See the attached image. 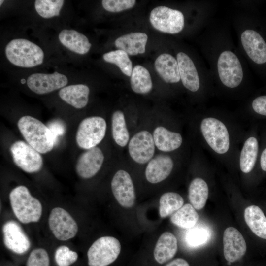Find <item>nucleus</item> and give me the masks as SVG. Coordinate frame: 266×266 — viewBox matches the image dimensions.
Wrapping results in <instances>:
<instances>
[{"instance_id":"nucleus-32","label":"nucleus","mask_w":266,"mask_h":266,"mask_svg":"<svg viewBox=\"0 0 266 266\" xmlns=\"http://www.w3.org/2000/svg\"><path fill=\"white\" fill-rule=\"evenodd\" d=\"M183 203V198L178 193L170 192L163 194L159 200L160 216L166 218L172 215L182 207Z\"/></svg>"},{"instance_id":"nucleus-7","label":"nucleus","mask_w":266,"mask_h":266,"mask_svg":"<svg viewBox=\"0 0 266 266\" xmlns=\"http://www.w3.org/2000/svg\"><path fill=\"white\" fill-rule=\"evenodd\" d=\"M149 20L154 28L166 33H177L184 27L182 13L165 6H159L152 9Z\"/></svg>"},{"instance_id":"nucleus-1","label":"nucleus","mask_w":266,"mask_h":266,"mask_svg":"<svg viewBox=\"0 0 266 266\" xmlns=\"http://www.w3.org/2000/svg\"><path fill=\"white\" fill-rule=\"evenodd\" d=\"M17 126L27 143L39 153L45 154L53 149L56 139L47 126L40 120L26 115L19 119Z\"/></svg>"},{"instance_id":"nucleus-3","label":"nucleus","mask_w":266,"mask_h":266,"mask_svg":"<svg viewBox=\"0 0 266 266\" xmlns=\"http://www.w3.org/2000/svg\"><path fill=\"white\" fill-rule=\"evenodd\" d=\"M9 200L13 213L21 222L28 224L39 220L42 205L38 200L31 195L26 186L14 188L9 194Z\"/></svg>"},{"instance_id":"nucleus-20","label":"nucleus","mask_w":266,"mask_h":266,"mask_svg":"<svg viewBox=\"0 0 266 266\" xmlns=\"http://www.w3.org/2000/svg\"><path fill=\"white\" fill-rule=\"evenodd\" d=\"M58 38L65 47L79 55L87 54L92 46L87 36L73 29L62 30L59 33Z\"/></svg>"},{"instance_id":"nucleus-34","label":"nucleus","mask_w":266,"mask_h":266,"mask_svg":"<svg viewBox=\"0 0 266 266\" xmlns=\"http://www.w3.org/2000/svg\"><path fill=\"white\" fill-rule=\"evenodd\" d=\"M64 2L63 0H36L34 8L40 17L49 19L59 16Z\"/></svg>"},{"instance_id":"nucleus-15","label":"nucleus","mask_w":266,"mask_h":266,"mask_svg":"<svg viewBox=\"0 0 266 266\" xmlns=\"http://www.w3.org/2000/svg\"><path fill=\"white\" fill-rule=\"evenodd\" d=\"M247 249L245 239L236 228L228 227L223 234V251L226 260L230 262H234L241 258Z\"/></svg>"},{"instance_id":"nucleus-4","label":"nucleus","mask_w":266,"mask_h":266,"mask_svg":"<svg viewBox=\"0 0 266 266\" xmlns=\"http://www.w3.org/2000/svg\"><path fill=\"white\" fill-rule=\"evenodd\" d=\"M106 130V121L101 117L91 116L84 119L76 134L77 145L86 150L96 147L104 137Z\"/></svg>"},{"instance_id":"nucleus-39","label":"nucleus","mask_w":266,"mask_h":266,"mask_svg":"<svg viewBox=\"0 0 266 266\" xmlns=\"http://www.w3.org/2000/svg\"><path fill=\"white\" fill-rule=\"evenodd\" d=\"M47 127L52 133L56 139L58 136L63 135L65 132V126L64 123L59 120L50 121Z\"/></svg>"},{"instance_id":"nucleus-38","label":"nucleus","mask_w":266,"mask_h":266,"mask_svg":"<svg viewBox=\"0 0 266 266\" xmlns=\"http://www.w3.org/2000/svg\"><path fill=\"white\" fill-rule=\"evenodd\" d=\"M136 3L135 0H103V8L110 12H119L132 8Z\"/></svg>"},{"instance_id":"nucleus-37","label":"nucleus","mask_w":266,"mask_h":266,"mask_svg":"<svg viewBox=\"0 0 266 266\" xmlns=\"http://www.w3.org/2000/svg\"><path fill=\"white\" fill-rule=\"evenodd\" d=\"M26 266H50V260L46 251L43 248H36L30 254Z\"/></svg>"},{"instance_id":"nucleus-13","label":"nucleus","mask_w":266,"mask_h":266,"mask_svg":"<svg viewBox=\"0 0 266 266\" xmlns=\"http://www.w3.org/2000/svg\"><path fill=\"white\" fill-rule=\"evenodd\" d=\"M111 189L116 200L125 208L133 207L135 201V193L130 174L124 170H119L111 181Z\"/></svg>"},{"instance_id":"nucleus-35","label":"nucleus","mask_w":266,"mask_h":266,"mask_svg":"<svg viewBox=\"0 0 266 266\" xmlns=\"http://www.w3.org/2000/svg\"><path fill=\"white\" fill-rule=\"evenodd\" d=\"M208 229L201 226L196 225L189 229L186 235V241L191 247H197L204 244L209 239Z\"/></svg>"},{"instance_id":"nucleus-21","label":"nucleus","mask_w":266,"mask_h":266,"mask_svg":"<svg viewBox=\"0 0 266 266\" xmlns=\"http://www.w3.org/2000/svg\"><path fill=\"white\" fill-rule=\"evenodd\" d=\"M147 39L148 36L146 33L135 32L119 37L115 40L114 44L119 50L133 56L145 53Z\"/></svg>"},{"instance_id":"nucleus-22","label":"nucleus","mask_w":266,"mask_h":266,"mask_svg":"<svg viewBox=\"0 0 266 266\" xmlns=\"http://www.w3.org/2000/svg\"><path fill=\"white\" fill-rule=\"evenodd\" d=\"M89 93L88 86L83 84L66 86L59 91V97L63 100L77 109L87 105Z\"/></svg>"},{"instance_id":"nucleus-33","label":"nucleus","mask_w":266,"mask_h":266,"mask_svg":"<svg viewBox=\"0 0 266 266\" xmlns=\"http://www.w3.org/2000/svg\"><path fill=\"white\" fill-rule=\"evenodd\" d=\"M103 60L107 63L116 65L127 76H131L133 71L132 62L129 55L121 50L111 51L103 55Z\"/></svg>"},{"instance_id":"nucleus-2","label":"nucleus","mask_w":266,"mask_h":266,"mask_svg":"<svg viewBox=\"0 0 266 266\" xmlns=\"http://www.w3.org/2000/svg\"><path fill=\"white\" fill-rule=\"evenodd\" d=\"M5 54L11 64L22 68H32L39 66L43 63L45 57L41 48L24 38L10 40L5 46Z\"/></svg>"},{"instance_id":"nucleus-31","label":"nucleus","mask_w":266,"mask_h":266,"mask_svg":"<svg viewBox=\"0 0 266 266\" xmlns=\"http://www.w3.org/2000/svg\"><path fill=\"white\" fill-rule=\"evenodd\" d=\"M112 134L116 143L125 147L129 140V133L124 113L120 110L114 111L112 116Z\"/></svg>"},{"instance_id":"nucleus-23","label":"nucleus","mask_w":266,"mask_h":266,"mask_svg":"<svg viewBox=\"0 0 266 266\" xmlns=\"http://www.w3.org/2000/svg\"><path fill=\"white\" fill-rule=\"evenodd\" d=\"M155 68L160 77L166 83H174L180 80L177 60L167 53L160 55L154 63Z\"/></svg>"},{"instance_id":"nucleus-30","label":"nucleus","mask_w":266,"mask_h":266,"mask_svg":"<svg viewBox=\"0 0 266 266\" xmlns=\"http://www.w3.org/2000/svg\"><path fill=\"white\" fill-rule=\"evenodd\" d=\"M199 219L196 209L189 203L183 205L170 217L171 222L183 229H190L194 227Z\"/></svg>"},{"instance_id":"nucleus-28","label":"nucleus","mask_w":266,"mask_h":266,"mask_svg":"<svg viewBox=\"0 0 266 266\" xmlns=\"http://www.w3.org/2000/svg\"><path fill=\"white\" fill-rule=\"evenodd\" d=\"M258 152V142L254 137L248 138L241 150L239 164L241 170L245 173L251 172L256 162Z\"/></svg>"},{"instance_id":"nucleus-43","label":"nucleus","mask_w":266,"mask_h":266,"mask_svg":"<svg viewBox=\"0 0 266 266\" xmlns=\"http://www.w3.org/2000/svg\"><path fill=\"white\" fill-rule=\"evenodd\" d=\"M3 1H4V0H0V6H1V4H2L3 3Z\"/></svg>"},{"instance_id":"nucleus-8","label":"nucleus","mask_w":266,"mask_h":266,"mask_svg":"<svg viewBox=\"0 0 266 266\" xmlns=\"http://www.w3.org/2000/svg\"><path fill=\"white\" fill-rule=\"evenodd\" d=\"M13 162L24 171L34 173L39 171L43 165V159L38 151L29 144L18 140L10 148Z\"/></svg>"},{"instance_id":"nucleus-5","label":"nucleus","mask_w":266,"mask_h":266,"mask_svg":"<svg viewBox=\"0 0 266 266\" xmlns=\"http://www.w3.org/2000/svg\"><path fill=\"white\" fill-rule=\"evenodd\" d=\"M121 251L119 240L112 236H103L96 240L87 252L89 266H107L114 262Z\"/></svg>"},{"instance_id":"nucleus-12","label":"nucleus","mask_w":266,"mask_h":266,"mask_svg":"<svg viewBox=\"0 0 266 266\" xmlns=\"http://www.w3.org/2000/svg\"><path fill=\"white\" fill-rule=\"evenodd\" d=\"M155 145L152 135L146 130L135 134L128 144V151L131 158L136 163L144 164L152 159Z\"/></svg>"},{"instance_id":"nucleus-41","label":"nucleus","mask_w":266,"mask_h":266,"mask_svg":"<svg viewBox=\"0 0 266 266\" xmlns=\"http://www.w3.org/2000/svg\"><path fill=\"white\" fill-rule=\"evenodd\" d=\"M165 266H190L189 263L182 258L175 259Z\"/></svg>"},{"instance_id":"nucleus-19","label":"nucleus","mask_w":266,"mask_h":266,"mask_svg":"<svg viewBox=\"0 0 266 266\" xmlns=\"http://www.w3.org/2000/svg\"><path fill=\"white\" fill-rule=\"evenodd\" d=\"M177 61L183 85L192 92L197 91L200 88V79L193 61L186 54L179 52L177 55Z\"/></svg>"},{"instance_id":"nucleus-10","label":"nucleus","mask_w":266,"mask_h":266,"mask_svg":"<svg viewBox=\"0 0 266 266\" xmlns=\"http://www.w3.org/2000/svg\"><path fill=\"white\" fill-rule=\"evenodd\" d=\"M48 224L55 237L60 240L71 239L78 232V226L74 219L67 211L61 207L52 209Z\"/></svg>"},{"instance_id":"nucleus-40","label":"nucleus","mask_w":266,"mask_h":266,"mask_svg":"<svg viewBox=\"0 0 266 266\" xmlns=\"http://www.w3.org/2000/svg\"><path fill=\"white\" fill-rule=\"evenodd\" d=\"M252 105L255 112L266 116V96H260L255 99Z\"/></svg>"},{"instance_id":"nucleus-14","label":"nucleus","mask_w":266,"mask_h":266,"mask_svg":"<svg viewBox=\"0 0 266 266\" xmlns=\"http://www.w3.org/2000/svg\"><path fill=\"white\" fill-rule=\"evenodd\" d=\"M3 242L12 252L22 254L31 247V242L20 225L12 220L6 222L2 227Z\"/></svg>"},{"instance_id":"nucleus-29","label":"nucleus","mask_w":266,"mask_h":266,"mask_svg":"<svg viewBox=\"0 0 266 266\" xmlns=\"http://www.w3.org/2000/svg\"><path fill=\"white\" fill-rule=\"evenodd\" d=\"M132 89L137 94H146L152 89L153 84L148 70L140 65L135 66L131 76Z\"/></svg>"},{"instance_id":"nucleus-16","label":"nucleus","mask_w":266,"mask_h":266,"mask_svg":"<svg viewBox=\"0 0 266 266\" xmlns=\"http://www.w3.org/2000/svg\"><path fill=\"white\" fill-rule=\"evenodd\" d=\"M104 156L101 150L95 147L83 152L78 158L76 171L77 174L84 179L95 175L100 169Z\"/></svg>"},{"instance_id":"nucleus-26","label":"nucleus","mask_w":266,"mask_h":266,"mask_svg":"<svg viewBox=\"0 0 266 266\" xmlns=\"http://www.w3.org/2000/svg\"><path fill=\"white\" fill-rule=\"evenodd\" d=\"M244 216L252 232L258 237L266 239V217L262 209L256 205L249 206L245 209Z\"/></svg>"},{"instance_id":"nucleus-36","label":"nucleus","mask_w":266,"mask_h":266,"mask_svg":"<svg viewBox=\"0 0 266 266\" xmlns=\"http://www.w3.org/2000/svg\"><path fill=\"white\" fill-rule=\"evenodd\" d=\"M78 258L77 253L65 245L58 247L55 253V261L58 266H69Z\"/></svg>"},{"instance_id":"nucleus-11","label":"nucleus","mask_w":266,"mask_h":266,"mask_svg":"<svg viewBox=\"0 0 266 266\" xmlns=\"http://www.w3.org/2000/svg\"><path fill=\"white\" fill-rule=\"evenodd\" d=\"M68 82L67 76L55 71L52 73H34L27 78L28 88L38 95L50 93L66 86Z\"/></svg>"},{"instance_id":"nucleus-18","label":"nucleus","mask_w":266,"mask_h":266,"mask_svg":"<svg viewBox=\"0 0 266 266\" xmlns=\"http://www.w3.org/2000/svg\"><path fill=\"white\" fill-rule=\"evenodd\" d=\"M173 165L170 156L164 154L157 155L150 160L146 166L145 174L147 180L153 184L164 180L171 172Z\"/></svg>"},{"instance_id":"nucleus-42","label":"nucleus","mask_w":266,"mask_h":266,"mask_svg":"<svg viewBox=\"0 0 266 266\" xmlns=\"http://www.w3.org/2000/svg\"><path fill=\"white\" fill-rule=\"evenodd\" d=\"M260 165L262 169L266 171V148L263 150L260 158Z\"/></svg>"},{"instance_id":"nucleus-9","label":"nucleus","mask_w":266,"mask_h":266,"mask_svg":"<svg viewBox=\"0 0 266 266\" xmlns=\"http://www.w3.org/2000/svg\"><path fill=\"white\" fill-rule=\"evenodd\" d=\"M217 67L220 79L224 85L233 88L240 85L243 71L238 58L233 53L223 52L218 58Z\"/></svg>"},{"instance_id":"nucleus-27","label":"nucleus","mask_w":266,"mask_h":266,"mask_svg":"<svg viewBox=\"0 0 266 266\" xmlns=\"http://www.w3.org/2000/svg\"><path fill=\"white\" fill-rule=\"evenodd\" d=\"M209 190L206 182L202 178L194 179L188 189V198L191 204L196 210L202 209L207 201Z\"/></svg>"},{"instance_id":"nucleus-6","label":"nucleus","mask_w":266,"mask_h":266,"mask_svg":"<svg viewBox=\"0 0 266 266\" xmlns=\"http://www.w3.org/2000/svg\"><path fill=\"white\" fill-rule=\"evenodd\" d=\"M200 130L206 142L214 151L223 154L228 151L229 134L221 121L213 117L205 118L201 122Z\"/></svg>"},{"instance_id":"nucleus-25","label":"nucleus","mask_w":266,"mask_h":266,"mask_svg":"<svg viewBox=\"0 0 266 266\" xmlns=\"http://www.w3.org/2000/svg\"><path fill=\"white\" fill-rule=\"evenodd\" d=\"M177 240L172 233L166 232L159 237L154 250L155 260L162 264L171 259L177 250Z\"/></svg>"},{"instance_id":"nucleus-24","label":"nucleus","mask_w":266,"mask_h":266,"mask_svg":"<svg viewBox=\"0 0 266 266\" xmlns=\"http://www.w3.org/2000/svg\"><path fill=\"white\" fill-rule=\"evenodd\" d=\"M153 137L155 146L163 152H171L178 149L183 141L180 133L170 131L163 126L155 129Z\"/></svg>"},{"instance_id":"nucleus-17","label":"nucleus","mask_w":266,"mask_h":266,"mask_svg":"<svg viewBox=\"0 0 266 266\" xmlns=\"http://www.w3.org/2000/svg\"><path fill=\"white\" fill-rule=\"evenodd\" d=\"M242 46L250 58L258 64L266 62V43L255 31L246 30L241 35Z\"/></svg>"}]
</instances>
